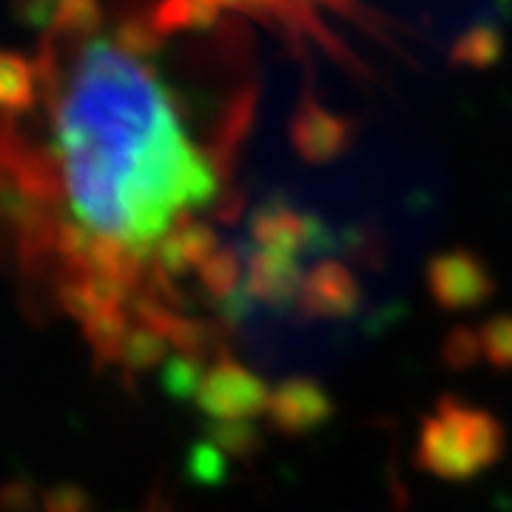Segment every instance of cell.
I'll return each mask as SVG.
<instances>
[{
    "label": "cell",
    "mask_w": 512,
    "mask_h": 512,
    "mask_svg": "<svg viewBox=\"0 0 512 512\" xmlns=\"http://www.w3.org/2000/svg\"><path fill=\"white\" fill-rule=\"evenodd\" d=\"M0 100V271L77 322L103 359L160 350V285L208 268L200 217L222 171L177 92L131 40L69 32Z\"/></svg>",
    "instance_id": "1"
},
{
    "label": "cell",
    "mask_w": 512,
    "mask_h": 512,
    "mask_svg": "<svg viewBox=\"0 0 512 512\" xmlns=\"http://www.w3.org/2000/svg\"><path fill=\"white\" fill-rule=\"evenodd\" d=\"M433 291L447 305H470L487 293V274L467 254H450L433 268Z\"/></svg>",
    "instance_id": "4"
},
{
    "label": "cell",
    "mask_w": 512,
    "mask_h": 512,
    "mask_svg": "<svg viewBox=\"0 0 512 512\" xmlns=\"http://www.w3.org/2000/svg\"><path fill=\"white\" fill-rule=\"evenodd\" d=\"M268 413L282 427H308L311 421L328 416V399L308 382H293L271 396Z\"/></svg>",
    "instance_id": "5"
},
{
    "label": "cell",
    "mask_w": 512,
    "mask_h": 512,
    "mask_svg": "<svg viewBox=\"0 0 512 512\" xmlns=\"http://www.w3.org/2000/svg\"><path fill=\"white\" fill-rule=\"evenodd\" d=\"M222 3H262V0H222Z\"/></svg>",
    "instance_id": "6"
},
{
    "label": "cell",
    "mask_w": 512,
    "mask_h": 512,
    "mask_svg": "<svg viewBox=\"0 0 512 512\" xmlns=\"http://www.w3.org/2000/svg\"><path fill=\"white\" fill-rule=\"evenodd\" d=\"M197 399L202 410L222 421H245L259 410L271 407V396H265V387L251 373L239 370L237 365H222L208 373L197 384Z\"/></svg>",
    "instance_id": "3"
},
{
    "label": "cell",
    "mask_w": 512,
    "mask_h": 512,
    "mask_svg": "<svg viewBox=\"0 0 512 512\" xmlns=\"http://www.w3.org/2000/svg\"><path fill=\"white\" fill-rule=\"evenodd\" d=\"M501 453V430L487 413L464 404H439L421 427V464L444 478L476 476Z\"/></svg>",
    "instance_id": "2"
}]
</instances>
